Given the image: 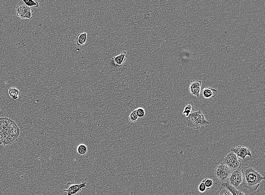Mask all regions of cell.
Masks as SVG:
<instances>
[{
  "mask_svg": "<svg viewBox=\"0 0 265 195\" xmlns=\"http://www.w3.org/2000/svg\"><path fill=\"white\" fill-rule=\"evenodd\" d=\"M241 172L243 175L242 184L243 187L247 188L251 191L257 190L265 179L264 176L251 166L245 167L242 170Z\"/></svg>",
  "mask_w": 265,
  "mask_h": 195,
  "instance_id": "6da1fadb",
  "label": "cell"
},
{
  "mask_svg": "<svg viewBox=\"0 0 265 195\" xmlns=\"http://www.w3.org/2000/svg\"><path fill=\"white\" fill-rule=\"evenodd\" d=\"M186 121L188 127L195 129H199L201 126L209 124V122L207 121L204 114L200 110L193 111L186 118Z\"/></svg>",
  "mask_w": 265,
  "mask_h": 195,
  "instance_id": "7a4b0ae2",
  "label": "cell"
},
{
  "mask_svg": "<svg viewBox=\"0 0 265 195\" xmlns=\"http://www.w3.org/2000/svg\"><path fill=\"white\" fill-rule=\"evenodd\" d=\"M232 172L227 165L222 162L215 168L214 173L220 181H225L229 179Z\"/></svg>",
  "mask_w": 265,
  "mask_h": 195,
  "instance_id": "3957f363",
  "label": "cell"
},
{
  "mask_svg": "<svg viewBox=\"0 0 265 195\" xmlns=\"http://www.w3.org/2000/svg\"><path fill=\"white\" fill-rule=\"evenodd\" d=\"M232 171L240 169L241 166V162L234 152L228 153L223 162Z\"/></svg>",
  "mask_w": 265,
  "mask_h": 195,
  "instance_id": "277c9868",
  "label": "cell"
},
{
  "mask_svg": "<svg viewBox=\"0 0 265 195\" xmlns=\"http://www.w3.org/2000/svg\"><path fill=\"white\" fill-rule=\"evenodd\" d=\"M86 182L84 181L81 182L80 184L68 182L67 184L66 189L63 191L67 193L66 195H76L78 193L80 192L83 188L86 187Z\"/></svg>",
  "mask_w": 265,
  "mask_h": 195,
  "instance_id": "5b68a950",
  "label": "cell"
},
{
  "mask_svg": "<svg viewBox=\"0 0 265 195\" xmlns=\"http://www.w3.org/2000/svg\"><path fill=\"white\" fill-rule=\"evenodd\" d=\"M229 184L235 188L239 187L242 184L243 175L240 169L235 170L232 172L229 178Z\"/></svg>",
  "mask_w": 265,
  "mask_h": 195,
  "instance_id": "8992f818",
  "label": "cell"
},
{
  "mask_svg": "<svg viewBox=\"0 0 265 195\" xmlns=\"http://www.w3.org/2000/svg\"><path fill=\"white\" fill-rule=\"evenodd\" d=\"M231 152L236 154L238 157L243 159H245L247 156H252V154L249 148L244 146H238L232 148Z\"/></svg>",
  "mask_w": 265,
  "mask_h": 195,
  "instance_id": "52a82bcc",
  "label": "cell"
},
{
  "mask_svg": "<svg viewBox=\"0 0 265 195\" xmlns=\"http://www.w3.org/2000/svg\"><path fill=\"white\" fill-rule=\"evenodd\" d=\"M201 83L202 81H201L193 80L192 81L189 88L190 93L193 96L199 97L201 93Z\"/></svg>",
  "mask_w": 265,
  "mask_h": 195,
  "instance_id": "ba28073f",
  "label": "cell"
},
{
  "mask_svg": "<svg viewBox=\"0 0 265 195\" xmlns=\"http://www.w3.org/2000/svg\"><path fill=\"white\" fill-rule=\"evenodd\" d=\"M202 93L205 99H208L213 98L217 95V91L214 88L206 87L202 90Z\"/></svg>",
  "mask_w": 265,
  "mask_h": 195,
  "instance_id": "9c48e42d",
  "label": "cell"
},
{
  "mask_svg": "<svg viewBox=\"0 0 265 195\" xmlns=\"http://www.w3.org/2000/svg\"><path fill=\"white\" fill-rule=\"evenodd\" d=\"M126 51H123L120 54L112 58V59L114 61L115 64L118 67L120 68L123 66V64L126 60Z\"/></svg>",
  "mask_w": 265,
  "mask_h": 195,
  "instance_id": "30bf717a",
  "label": "cell"
},
{
  "mask_svg": "<svg viewBox=\"0 0 265 195\" xmlns=\"http://www.w3.org/2000/svg\"><path fill=\"white\" fill-rule=\"evenodd\" d=\"M221 186H224L227 188L233 195H246L243 191L235 188L230 184L229 182L223 183Z\"/></svg>",
  "mask_w": 265,
  "mask_h": 195,
  "instance_id": "8fae6325",
  "label": "cell"
},
{
  "mask_svg": "<svg viewBox=\"0 0 265 195\" xmlns=\"http://www.w3.org/2000/svg\"><path fill=\"white\" fill-rule=\"evenodd\" d=\"M87 38V34L86 32L78 34L76 38V44L78 46L81 47L85 44Z\"/></svg>",
  "mask_w": 265,
  "mask_h": 195,
  "instance_id": "7c38bea8",
  "label": "cell"
},
{
  "mask_svg": "<svg viewBox=\"0 0 265 195\" xmlns=\"http://www.w3.org/2000/svg\"><path fill=\"white\" fill-rule=\"evenodd\" d=\"M27 6L25 5L18 6L16 7V14L17 16L21 19H25V15L27 9Z\"/></svg>",
  "mask_w": 265,
  "mask_h": 195,
  "instance_id": "4fadbf2b",
  "label": "cell"
},
{
  "mask_svg": "<svg viewBox=\"0 0 265 195\" xmlns=\"http://www.w3.org/2000/svg\"><path fill=\"white\" fill-rule=\"evenodd\" d=\"M193 109H194V104L192 102L187 103L185 106L184 110L183 111V114L186 117L189 116V115L193 112Z\"/></svg>",
  "mask_w": 265,
  "mask_h": 195,
  "instance_id": "5bb4252c",
  "label": "cell"
},
{
  "mask_svg": "<svg viewBox=\"0 0 265 195\" xmlns=\"http://www.w3.org/2000/svg\"><path fill=\"white\" fill-rule=\"evenodd\" d=\"M21 93L19 90L16 88H11L8 89V94L10 97L14 100L17 99Z\"/></svg>",
  "mask_w": 265,
  "mask_h": 195,
  "instance_id": "9a60e30c",
  "label": "cell"
},
{
  "mask_svg": "<svg viewBox=\"0 0 265 195\" xmlns=\"http://www.w3.org/2000/svg\"><path fill=\"white\" fill-rule=\"evenodd\" d=\"M25 6L28 7L38 8L39 6V2L33 0H22Z\"/></svg>",
  "mask_w": 265,
  "mask_h": 195,
  "instance_id": "2e32d148",
  "label": "cell"
},
{
  "mask_svg": "<svg viewBox=\"0 0 265 195\" xmlns=\"http://www.w3.org/2000/svg\"><path fill=\"white\" fill-rule=\"evenodd\" d=\"M216 193V195H233L227 188L223 186H221Z\"/></svg>",
  "mask_w": 265,
  "mask_h": 195,
  "instance_id": "e0dca14e",
  "label": "cell"
},
{
  "mask_svg": "<svg viewBox=\"0 0 265 195\" xmlns=\"http://www.w3.org/2000/svg\"><path fill=\"white\" fill-rule=\"evenodd\" d=\"M138 116L136 113V110H134L131 113L129 116V121L131 123L136 122L138 119Z\"/></svg>",
  "mask_w": 265,
  "mask_h": 195,
  "instance_id": "ac0fdd59",
  "label": "cell"
},
{
  "mask_svg": "<svg viewBox=\"0 0 265 195\" xmlns=\"http://www.w3.org/2000/svg\"><path fill=\"white\" fill-rule=\"evenodd\" d=\"M202 182H204L205 185L206 189L207 190L211 189L213 183H214L213 180L210 179H208V178L203 179Z\"/></svg>",
  "mask_w": 265,
  "mask_h": 195,
  "instance_id": "d6986e66",
  "label": "cell"
},
{
  "mask_svg": "<svg viewBox=\"0 0 265 195\" xmlns=\"http://www.w3.org/2000/svg\"><path fill=\"white\" fill-rule=\"evenodd\" d=\"M78 154L83 155L85 154L87 152V148L84 145H81L78 146L77 149Z\"/></svg>",
  "mask_w": 265,
  "mask_h": 195,
  "instance_id": "ffe728a7",
  "label": "cell"
},
{
  "mask_svg": "<svg viewBox=\"0 0 265 195\" xmlns=\"http://www.w3.org/2000/svg\"><path fill=\"white\" fill-rule=\"evenodd\" d=\"M34 12L33 10L31 8L28 7L27 6V9L25 15V19H29L31 20L32 19V14Z\"/></svg>",
  "mask_w": 265,
  "mask_h": 195,
  "instance_id": "44dd1931",
  "label": "cell"
},
{
  "mask_svg": "<svg viewBox=\"0 0 265 195\" xmlns=\"http://www.w3.org/2000/svg\"><path fill=\"white\" fill-rule=\"evenodd\" d=\"M136 110V114L138 118H142L146 114V112L143 108L139 107Z\"/></svg>",
  "mask_w": 265,
  "mask_h": 195,
  "instance_id": "7402d4cb",
  "label": "cell"
},
{
  "mask_svg": "<svg viewBox=\"0 0 265 195\" xmlns=\"http://www.w3.org/2000/svg\"><path fill=\"white\" fill-rule=\"evenodd\" d=\"M198 189H199V190L200 192L201 193H204L206 191L207 189L205 185L203 182L202 181L200 183L199 186H198Z\"/></svg>",
  "mask_w": 265,
  "mask_h": 195,
  "instance_id": "603a6c76",
  "label": "cell"
}]
</instances>
